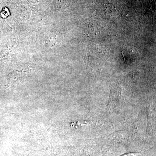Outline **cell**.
Returning <instances> with one entry per match:
<instances>
[{
  "label": "cell",
  "mask_w": 156,
  "mask_h": 156,
  "mask_svg": "<svg viewBox=\"0 0 156 156\" xmlns=\"http://www.w3.org/2000/svg\"><path fill=\"white\" fill-rule=\"evenodd\" d=\"M141 154L140 153H129L124 154L120 156H138Z\"/></svg>",
  "instance_id": "1"
}]
</instances>
